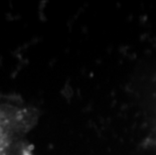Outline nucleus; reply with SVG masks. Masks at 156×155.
I'll return each mask as SVG.
<instances>
[{
	"label": "nucleus",
	"instance_id": "1",
	"mask_svg": "<svg viewBox=\"0 0 156 155\" xmlns=\"http://www.w3.org/2000/svg\"><path fill=\"white\" fill-rule=\"evenodd\" d=\"M37 119L34 107L18 98L0 95V155H34L25 136Z\"/></svg>",
	"mask_w": 156,
	"mask_h": 155
}]
</instances>
